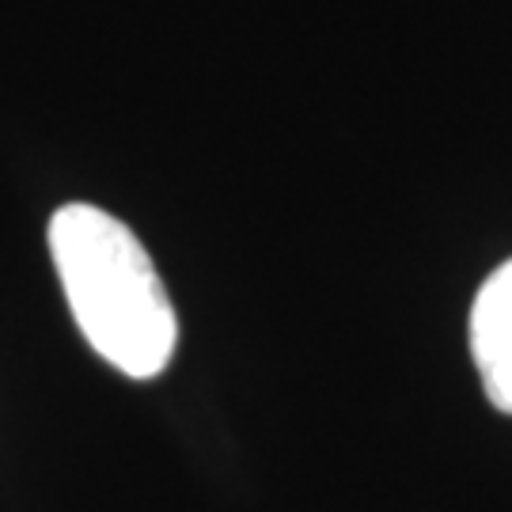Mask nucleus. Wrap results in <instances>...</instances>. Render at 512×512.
<instances>
[{
  "label": "nucleus",
  "instance_id": "obj_1",
  "mask_svg": "<svg viewBox=\"0 0 512 512\" xmlns=\"http://www.w3.org/2000/svg\"><path fill=\"white\" fill-rule=\"evenodd\" d=\"M46 243L84 342L129 380H156L179 346V315L137 232L73 202L50 217Z\"/></svg>",
  "mask_w": 512,
  "mask_h": 512
},
{
  "label": "nucleus",
  "instance_id": "obj_2",
  "mask_svg": "<svg viewBox=\"0 0 512 512\" xmlns=\"http://www.w3.org/2000/svg\"><path fill=\"white\" fill-rule=\"evenodd\" d=\"M471 353L486 399L512 414V258L478 289L471 308Z\"/></svg>",
  "mask_w": 512,
  "mask_h": 512
}]
</instances>
